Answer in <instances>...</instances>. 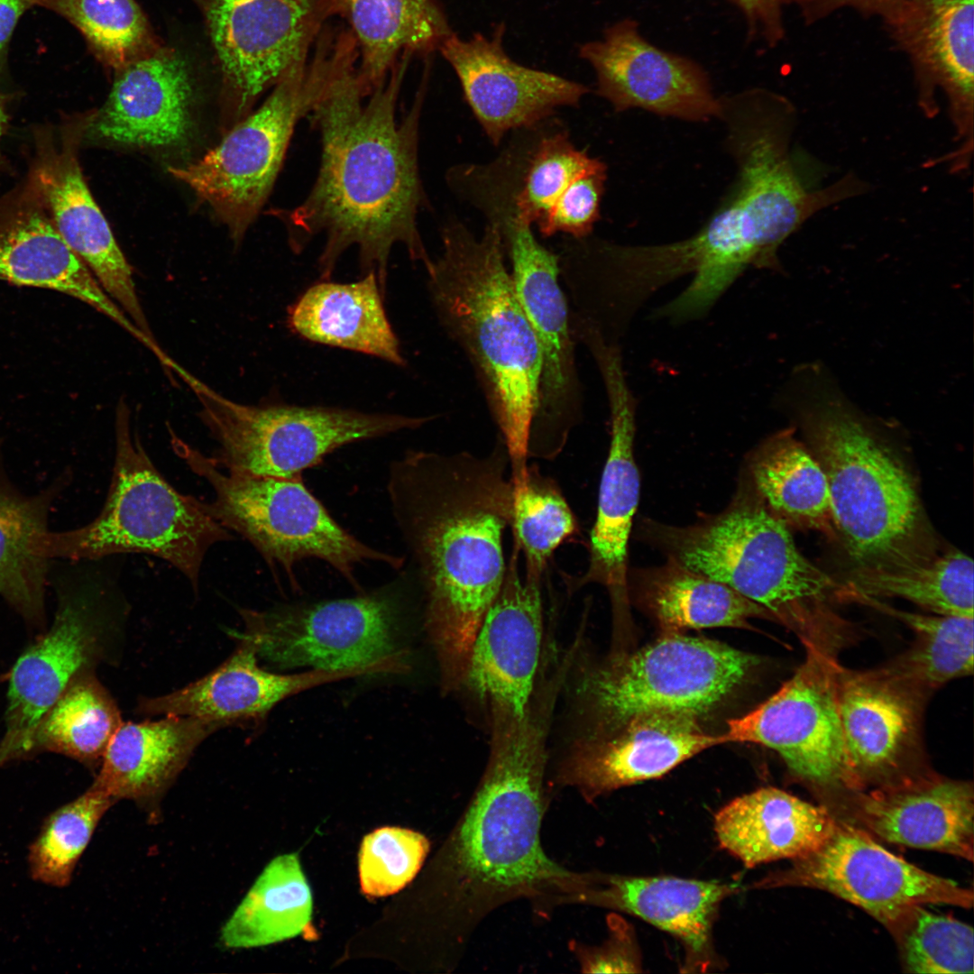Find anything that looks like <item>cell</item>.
<instances>
[{"label":"cell","mask_w":974,"mask_h":974,"mask_svg":"<svg viewBox=\"0 0 974 974\" xmlns=\"http://www.w3.org/2000/svg\"><path fill=\"white\" fill-rule=\"evenodd\" d=\"M579 56L595 72L597 94L618 112L640 108L688 121L721 118V98L703 67L647 41L634 20L608 27L602 39L583 44Z\"/></svg>","instance_id":"obj_21"},{"label":"cell","mask_w":974,"mask_h":974,"mask_svg":"<svg viewBox=\"0 0 974 974\" xmlns=\"http://www.w3.org/2000/svg\"><path fill=\"white\" fill-rule=\"evenodd\" d=\"M513 545L525 561V574L542 577L554 551L579 533L578 521L556 482L535 464L525 485L513 491L510 522Z\"/></svg>","instance_id":"obj_44"},{"label":"cell","mask_w":974,"mask_h":974,"mask_svg":"<svg viewBox=\"0 0 974 974\" xmlns=\"http://www.w3.org/2000/svg\"><path fill=\"white\" fill-rule=\"evenodd\" d=\"M505 253L518 299L530 322L540 353L537 403L528 455L555 459L583 418V390L577 370L570 308L559 282L556 254L539 244L531 225L516 219L501 224Z\"/></svg>","instance_id":"obj_15"},{"label":"cell","mask_w":974,"mask_h":974,"mask_svg":"<svg viewBox=\"0 0 974 974\" xmlns=\"http://www.w3.org/2000/svg\"><path fill=\"white\" fill-rule=\"evenodd\" d=\"M244 632L258 658L281 669L363 670L405 673L401 648L402 607L395 593H363L353 598L282 606L270 611L239 610Z\"/></svg>","instance_id":"obj_14"},{"label":"cell","mask_w":974,"mask_h":974,"mask_svg":"<svg viewBox=\"0 0 974 974\" xmlns=\"http://www.w3.org/2000/svg\"><path fill=\"white\" fill-rule=\"evenodd\" d=\"M753 887L826 891L860 907L896 936L913 912L925 904L973 905L972 889L923 870L883 848L868 832L838 822L820 848Z\"/></svg>","instance_id":"obj_16"},{"label":"cell","mask_w":974,"mask_h":974,"mask_svg":"<svg viewBox=\"0 0 974 974\" xmlns=\"http://www.w3.org/2000/svg\"><path fill=\"white\" fill-rule=\"evenodd\" d=\"M780 688L743 716L727 721L725 743L776 751L793 776L819 789L863 790L850 762L836 699L840 662L816 649Z\"/></svg>","instance_id":"obj_17"},{"label":"cell","mask_w":974,"mask_h":974,"mask_svg":"<svg viewBox=\"0 0 974 974\" xmlns=\"http://www.w3.org/2000/svg\"><path fill=\"white\" fill-rule=\"evenodd\" d=\"M428 848L425 836L407 829L385 827L368 834L359 854L362 891L372 896L398 892L416 876Z\"/></svg>","instance_id":"obj_47"},{"label":"cell","mask_w":974,"mask_h":974,"mask_svg":"<svg viewBox=\"0 0 974 974\" xmlns=\"http://www.w3.org/2000/svg\"><path fill=\"white\" fill-rule=\"evenodd\" d=\"M973 0H907L884 18L894 41L909 57L919 103L937 112L936 89L949 102L961 146L953 157L969 160L973 135Z\"/></svg>","instance_id":"obj_25"},{"label":"cell","mask_w":974,"mask_h":974,"mask_svg":"<svg viewBox=\"0 0 974 974\" xmlns=\"http://www.w3.org/2000/svg\"><path fill=\"white\" fill-rule=\"evenodd\" d=\"M202 501L175 490L154 466L132 432L131 412L122 400L115 410V455L104 507L87 525L46 531L38 541L45 558L70 562L142 553L174 565L198 590L207 550L232 539Z\"/></svg>","instance_id":"obj_8"},{"label":"cell","mask_w":974,"mask_h":974,"mask_svg":"<svg viewBox=\"0 0 974 974\" xmlns=\"http://www.w3.org/2000/svg\"><path fill=\"white\" fill-rule=\"evenodd\" d=\"M758 665L757 657L726 644L682 632L664 633L583 676L578 694L591 721L586 737L608 733L650 712L699 717L727 700Z\"/></svg>","instance_id":"obj_12"},{"label":"cell","mask_w":974,"mask_h":974,"mask_svg":"<svg viewBox=\"0 0 974 974\" xmlns=\"http://www.w3.org/2000/svg\"><path fill=\"white\" fill-rule=\"evenodd\" d=\"M312 896L296 854L274 859L221 932L230 949L253 948L297 936L308 924Z\"/></svg>","instance_id":"obj_41"},{"label":"cell","mask_w":974,"mask_h":974,"mask_svg":"<svg viewBox=\"0 0 974 974\" xmlns=\"http://www.w3.org/2000/svg\"><path fill=\"white\" fill-rule=\"evenodd\" d=\"M600 374L610 408V446L591 531L589 564L583 574L566 577V584L570 591L589 583L602 585L615 618L623 619L629 614V544L640 494L634 455L637 403L621 364L610 363Z\"/></svg>","instance_id":"obj_24"},{"label":"cell","mask_w":974,"mask_h":974,"mask_svg":"<svg viewBox=\"0 0 974 974\" xmlns=\"http://www.w3.org/2000/svg\"><path fill=\"white\" fill-rule=\"evenodd\" d=\"M836 824L825 806L772 786L736 797L714 816L720 846L747 868L804 857L820 848Z\"/></svg>","instance_id":"obj_32"},{"label":"cell","mask_w":974,"mask_h":974,"mask_svg":"<svg viewBox=\"0 0 974 974\" xmlns=\"http://www.w3.org/2000/svg\"><path fill=\"white\" fill-rule=\"evenodd\" d=\"M35 6V0H0V92L8 81L9 44L22 15Z\"/></svg>","instance_id":"obj_52"},{"label":"cell","mask_w":974,"mask_h":974,"mask_svg":"<svg viewBox=\"0 0 974 974\" xmlns=\"http://www.w3.org/2000/svg\"><path fill=\"white\" fill-rule=\"evenodd\" d=\"M509 464L498 434L483 456L410 450L390 465L389 500L423 588L426 629L446 693L464 685L476 635L505 575L502 535L513 505Z\"/></svg>","instance_id":"obj_2"},{"label":"cell","mask_w":974,"mask_h":974,"mask_svg":"<svg viewBox=\"0 0 974 974\" xmlns=\"http://www.w3.org/2000/svg\"><path fill=\"white\" fill-rule=\"evenodd\" d=\"M641 958L633 931L620 918H612L611 936L605 945L583 960L585 972H641Z\"/></svg>","instance_id":"obj_49"},{"label":"cell","mask_w":974,"mask_h":974,"mask_svg":"<svg viewBox=\"0 0 974 974\" xmlns=\"http://www.w3.org/2000/svg\"><path fill=\"white\" fill-rule=\"evenodd\" d=\"M907 970L913 973H973V928L954 918L917 907L896 935Z\"/></svg>","instance_id":"obj_46"},{"label":"cell","mask_w":974,"mask_h":974,"mask_svg":"<svg viewBox=\"0 0 974 974\" xmlns=\"http://www.w3.org/2000/svg\"><path fill=\"white\" fill-rule=\"evenodd\" d=\"M745 17L749 40H761L768 46L784 36L783 8L796 0H729Z\"/></svg>","instance_id":"obj_50"},{"label":"cell","mask_w":974,"mask_h":974,"mask_svg":"<svg viewBox=\"0 0 974 974\" xmlns=\"http://www.w3.org/2000/svg\"><path fill=\"white\" fill-rule=\"evenodd\" d=\"M513 545L501 589L476 635L464 685L491 707L524 713L538 671L543 611L541 578L519 570Z\"/></svg>","instance_id":"obj_27"},{"label":"cell","mask_w":974,"mask_h":974,"mask_svg":"<svg viewBox=\"0 0 974 974\" xmlns=\"http://www.w3.org/2000/svg\"><path fill=\"white\" fill-rule=\"evenodd\" d=\"M607 167L601 162L579 177L538 230L543 236L565 233L574 239L590 235L600 217Z\"/></svg>","instance_id":"obj_48"},{"label":"cell","mask_w":974,"mask_h":974,"mask_svg":"<svg viewBox=\"0 0 974 974\" xmlns=\"http://www.w3.org/2000/svg\"><path fill=\"white\" fill-rule=\"evenodd\" d=\"M722 120L738 165L729 195L693 236L640 251L645 272L660 288L694 274L659 307L671 325L704 317L750 267L781 272L780 245L813 215L857 195L848 175L822 186L823 167L791 147L796 117L787 107L744 99L730 104Z\"/></svg>","instance_id":"obj_3"},{"label":"cell","mask_w":974,"mask_h":974,"mask_svg":"<svg viewBox=\"0 0 974 974\" xmlns=\"http://www.w3.org/2000/svg\"><path fill=\"white\" fill-rule=\"evenodd\" d=\"M973 561L959 550L894 570L853 569L844 583L874 598L907 600L934 614L973 618Z\"/></svg>","instance_id":"obj_42"},{"label":"cell","mask_w":974,"mask_h":974,"mask_svg":"<svg viewBox=\"0 0 974 974\" xmlns=\"http://www.w3.org/2000/svg\"><path fill=\"white\" fill-rule=\"evenodd\" d=\"M10 97L11 95L9 93L0 92V172H5L10 168L7 159L1 150V141L5 133L8 124L9 115L7 112V104L10 101Z\"/></svg>","instance_id":"obj_53"},{"label":"cell","mask_w":974,"mask_h":974,"mask_svg":"<svg viewBox=\"0 0 974 974\" xmlns=\"http://www.w3.org/2000/svg\"><path fill=\"white\" fill-rule=\"evenodd\" d=\"M346 20L361 55L358 79L364 96L384 83L403 53L438 51L453 33L436 0H331Z\"/></svg>","instance_id":"obj_36"},{"label":"cell","mask_w":974,"mask_h":974,"mask_svg":"<svg viewBox=\"0 0 974 974\" xmlns=\"http://www.w3.org/2000/svg\"><path fill=\"white\" fill-rule=\"evenodd\" d=\"M776 404L796 420L826 474L837 537L855 569H900L937 556L911 475L825 367H795Z\"/></svg>","instance_id":"obj_4"},{"label":"cell","mask_w":974,"mask_h":974,"mask_svg":"<svg viewBox=\"0 0 974 974\" xmlns=\"http://www.w3.org/2000/svg\"><path fill=\"white\" fill-rule=\"evenodd\" d=\"M122 723L115 700L95 671L82 673L41 718L23 758L51 752L96 767Z\"/></svg>","instance_id":"obj_40"},{"label":"cell","mask_w":974,"mask_h":974,"mask_svg":"<svg viewBox=\"0 0 974 974\" xmlns=\"http://www.w3.org/2000/svg\"><path fill=\"white\" fill-rule=\"evenodd\" d=\"M836 699L847 754L863 789L926 772L922 726L929 698L883 666L856 671L840 664Z\"/></svg>","instance_id":"obj_20"},{"label":"cell","mask_w":974,"mask_h":974,"mask_svg":"<svg viewBox=\"0 0 974 974\" xmlns=\"http://www.w3.org/2000/svg\"><path fill=\"white\" fill-rule=\"evenodd\" d=\"M907 0H796L809 22L822 18L841 7H852L866 14H879L883 18L892 14Z\"/></svg>","instance_id":"obj_51"},{"label":"cell","mask_w":974,"mask_h":974,"mask_svg":"<svg viewBox=\"0 0 974 974\" xmlns=\"http://www.w3.org/2000/svg\"><path fill=\"white\" fill-rule=\"evenodd\" d=\"M847 600L887 613L914 632L910 648L883 666L907 687L929 698L948 682L973 673V618L905 611L853 590Z\"/></svg>","instance_id":"obj_39"},{"label":"cell","mask_w":974,"mask_h":974,"mask_svg":"<svg viewBox=\"0 0 974 974\" xmlns=\"http://www.w3.org/2000/svg\"><path fill=\"white\" fill-rule=\"evenodd\" d=\"M851 794L854 816L882 840L973 860L971 782L925 772Z\"/></svg>","instance_id":"obj_29"},{"label":"cell","mask_w":974,"mask_h":974,"mask_svg":"<svg viewBox=\"0 0 974 974\" xmlns=\"http://www.w3.org/2000/svg\"><path fill=\"white\" fill-rule=\"evenodd\" d=\"M63 473L42 491L27 495L12 482L0 457V596L28 624L46 622V588L53 561L38 541L49 530L51 508L69 483Z\"/></svg>","instance_id":"obj_35"},{"label":"cell","mask_w":974,"mask_h":974,"mask_svg":"<svg viewBox=\"0 0 974 974\" xmlns=\"http://www.w3.org/2000/svg\"><path fill=\"white\" fill-rule=\"evenodd\" d=\"M443 251L427 271L429 297L447 335L467 357L507 448L510 479L525 482L540 372L538 344L505 264L501 234L488 223L476 238L445 225Z\"/></svg>","instance_id":"obj_5"},{"label":"cell","mask_w":974,"mask_h":974,"mask_svg":"<svg viewBox=\"0 0 974 974\" xmlns=\"http://www.w3.org/2000/svg\"><path fill=\"white\" fill-rule=\"evenodd\" d=\"M175 454L204 478L214 499L204 510L226 529L247 539L272 567H281L295 585L294 567L305 558L330 565L354 587V571L367 561L400 570L405 559L374 549L345 530L305 485L292 477L244 474L220 468L170 429Z\"/></svg>","instance_id":"obj_9"},{"label":"cell","mask_w":974,"mask_h":974,"mask_svg":"<svg viewBox=\"0 0 974 974\" xmlns=\"http://www.w3.org/2000/svg\"><path fill=\"white\" fill-rule=\"evenodd\" d=\"M217 449L215 463L237 473L292 477L354 442L415 429L433 417L368 413L325 406L247 405L219 394L180 367Z\"/></svg>","instance_id":"obj_11"},{"label":"cell","mask_w":974,"mask_h":974,"mask_svg":"<svg viewBox=\"0 0 974 974\" xmlns=\"http://www.w3.org/2000/svg\"><path fill=\"white\" fill-rule=\"evenodd\" d=\"M741 471L768 510L787 527L838 539L826 474L810 447L796 437L795 427L761 441Z\"/></svg>","instance_id":"obj_38"},{"label":"cell","mask_w":974,"mask_h":974,"mask_svg":"<svg viewBox=\"0 0 974 974\" xmlns=\"http://www.w3.org/2000/svg\"><path fill=\"white\" fill-rule=\"evenodd\" d=\"M737 884L673 876H592L584 901L616 909L668 933L685 951L684 972L717 966L712 927L721 902Z\"/></svg>","instance_id":"obj_31"},{"label":"cell","mask_w":974,"mask_h":974,"mask_svg":"<svg viewBox=\"0 0 974 974\" xmlns=\"http://www.w3.org/2000/svg\"><path fill=\"white\" fill-rule=\"evenodd\" d=\"M232 655L203 677L173 692L138 700L142 716H190L223 729L259 721L283 699L306 689L345 678L366 675L363 670L310 671L282 675L258 664L254 647L237 639Z\"/></svg>","instance_id":"obj_30"},{"label":"cell","mask_w":974,"mask_h":974,"mask_svg":"<svg viewBox=\"0 0 974 974\" xmlns=\"http://www.w3.org/2000/svg\"><path fill=\"white\" fill-rule=\"evenodd\" d=\"M375 272L350 283L323 280L288 310L289 327L300 337L404 366L399 339L386 315Z\"/></svg>","instance_id":"obj_34"},{"label":"cell","mask_w":974,"mask_h":974,"mask_svg":"<svg viewBox=\"0 0 974 974\" xmlns=\"http://www.w3.org/2000/svg\"><path fill=\"white\" fill-rule=\"evenodd\" d=\"M89 112L59 125L32 129L35 173L57 231L106 292L146 335L155 339L139 300L133 270L84 178L79 148Z\"/></svg>","instance_id":"obj_19"},{"label":"cell","mask_w":974,"mask_h":974,"mask_svg":"<svg viewBox=\"0 0 974 974\" xmlns=\"http://www.w3.org/2000/svg\"><path fill=\"white\" fill-rule=\"evenodd\" d=\"M329 69V45L294 66L262 106L234 124L200 159L170 173L216 212L231 238L242 240L266 203L299 122L311 112Z\"/></svg>","instance_id":"obj_13"},{"label":"cell","mask_w":974,"mask_h":974,"mask_svg":"<svg viewBox=\"0 0 974 974\" xmlns=\"http://www.w3.org/2000/svg\"><path fill=\"white\" fill-rule=\"evenodd\" d=\"M0 280L55 290L80 300L120 326L145 347L142 332L70 249L53 225L35 173L0 195Z\"/></svg>","instance_id":"obj_23"},{"label":"cell","mask_w":974,"mask_h":974,"mask_svg":"<svg viewBox=\"0 0 974 974\" xmlns=\"http://www.w3.org/2000/svg\"><path fill=\"white\" fill-rule=\"evenodd\" d=\"M637 533L666 559L765 608L804 648L838 657L850 642L852 628L835 610L843 583L801 554L789 528L768 510L742 471L721 511L685 526L644 519Z\"/></svg>","instance_id":"obj_6"},{"label":"cell","mask_w":974,"mask_h":974,"mask_svg":"<svg viewBox=\"0 0 974 974\" xmlns=\"http://www.w3.org/2000/svg\"><path fill=\"white\" fill-rule=\"evenodd\" d=\"M115 802L91 785L51 814L30 848L32 878L54 887L68 885L96 825Z\"/></svg>","instance_id":"obj_45"},{"label":"cell","mask_w":974,"mask_h":974,"mask_svg":"<svg viewBox=\"0 0 974 974\" xmlns=\"http://www.w3.org/2000/svg\"><path fill=\"white\" fill-rule=\"evenodd\" d=\"M357 56L354 39L343 32L331 45L326 79L308 115L321 141L317 179L303 202L275 215L295 253L316 237L324 239L317 260L322 280H329L343 253L356 247L363 273L375 272L384 292L394 245L404 246L427 271L433 262L418 225L426 203L418 139L427 78L399 122L398 98L412 55L400 56L367 102Z\"/></svg>","instance_id":"obj_1"},{"label":"cell","mask_w":974,"mask_h":974,"mask_svg":"<svg viewBox=\"0 0 974 974\" xmlns=\"http://www.w3.org/2000/svg\"><path fill=\"white\" fill-rule=\"evenodd\" d=\"M194 84L178 51L161 47L115 70L100 109L89 112L83 143L135 147L180 144L193 126Z\"/></svg>","instance_id":"obj_28"},{"label":"cell","mask_w":974,"mask_h":974,"mask_svg":"<svg viewBox=\"0 0 974 974\" xmlns=\"http://www.w3.org/2000/svg\"><path fill=\"white\" fill-rule=\"evenodd\" d=\"M629 597L634 598L664 633L708 628L750 629L749 620H775L762 606L726 584L671 559L629 569Z\"/></svg>","instance_id":"obj_37"},{"label":"cell","mask_w":974,"mask_h":974,"mask_svg":"<svg viewBox=\"0 0 974 974\" xmlns=\"http://www.w3.org/2000/svg\"><path fill=\"white\" fill-rule=\"evenodd\" d=\"M504 26L492 37L452 33L439 51L455 70L464 96L492 144L511 130L529 128L561 106H576L589 88L511 60L502 46Z\"/></svg>","instance_id":"obj_22"},{"label":"cell","mask_w":974,"mask_h":974,"mask_svg":"<svg viewBox=\"0 0 974 974\" xmlns=\"http://www.w3.org/2000/svg\"><path fill=\"white\" fill-rule=\"evenodd\" d=\"M220 725L190 716L127 721L111 739L93 786L115 801L159 796Z\"/></svg>","instance_id":"obj_33"},{"label":"cell","mask_w":974,"mask_h":974,"mask_svg":"<svg viewBox=\"0 0 974 974\" xmlns=\"http://www.w3.org/2000/svg\"><path fill=\"white\" fill-rule=\"evenodd\" d=\"M720 735L702 730L698 717L657 711L635 715L615 730L585 737L565 762L560 780L588 799L660 777L713 746Z\"/></svg>","instance_id":"obj_26"},{"label":"cell","mask_w":974,"mask_h":974,"mask_svg":"<svg viewBox=\"0 0 974 974\" xmlns=\"http://www.w3.org/2000/svg\"><path fill=\"white\" fill-rule=\"evenodd\" d=\"M219 63L225 129L258 97L307 61L331 0H198Z\"/></svg>","instance_id":"obj_18"},{"label":"cell","mask_w":974,"mask_h":974,"mask_svg":"<svg viewBox=\"0 0 974 974\" xmlns=\"http://www.w3.org/2000/svg\"><path fill=\"white\" fill-rule=\"evenodd\" d=\"M35 5L69 22L115 71L161 47L134 0H35Z\"/></svg>","instance_id":"obj_43"},{"label":"cell","mask_w":974,"mask_h":974,"mask_svg":"<svg viewBox=\"0 0 974 974\" xmlns=\"http://www.w3.org/2000/svg\"><path fill=\"white\" fill-rule=\"evenodd\" d=\"M56 597L52 623L8 671L0 768L23 758L34 728L68 685L101 664L119 662L127 608L101 577L51 565Z\"/></svg>","instance_id":"obj_10"},{"label":"cell","mask_w":974,"mask_h":974,"mask_svg":"<svg viewBox=\"0 0 974 974\" xmlns=\"http://www.w3.org/2000/svg\"><path fill=\"white\" fill-rule=\"evenodd\" d=\"M556 694L532 697L520 714L491 707L489 762L453 843L462 898L498 900L540 891H577L589 876L573 875L543 851L547 732Z\"/></svg>","instance_id":"obj_7"}]
</instances>
